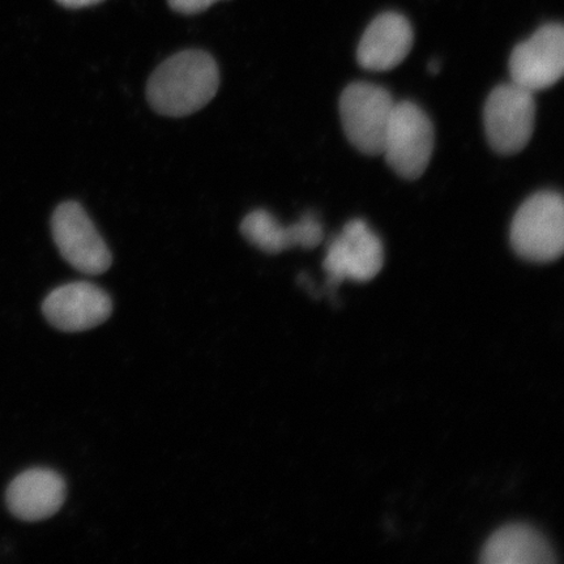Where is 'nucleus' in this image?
<instances>
[{
  "label": "nucleus",
  "mask_w": 564,
  "mask_h": 564,
  "mask_svg": "<svg viewBox=\"0 0 564 564\" xmlns=\"http://www.w3.org/2000/svg\"><path fill=\"white\" fill-rule=\"evenodd\" d=\"M218 87L220 73L214 56L203 51H185L154 70L147 97L160 115L180 118L203 109L214 100Z\"/></svg>",
  "instance_id": "f257e3e1"
},
{
  "label": "nucleus",
  "mask_w": 564,
  "mask_h": 564,
  "mask_svg": "<svg viewBox=\"0 0 564 564\" xmlns=\"http://www.w3.org/2000/svg\"><path fill=\"white\" fill-rule=\"evenodd\" d=\"M510 241L521 259L552 263L564 250V203L554 192L528 197L513 216Z\"/></svg>",
  "instance_id": "f03ea898"
},
{
  "label": "nucleus",
  "mask_w": 564,
  "mask_h": 564,
  "mask_svg": "<svg viewBox=\"0 0 564 564\" xmlns=\"http://www.w3.org/2000/svg\"><path fill=\"white\" fill-rule=\"evenodd\" d=\"M435 132L432 119L412 101L394 104L388 123L383 156L401 178L414 181L432 161Z\"/></svg>",
  "instance_id": "7ed1b4c3"
},
{
  "label": "nucleus",
  "mask_w": 564,
  "mask_h": 564,
  "mask_svg": "<svg viewBox=\"0 0 564 564\" xmlns=\"http://www.w3.org/2000/svg\"><path fill=\"white\" fill-rule=\"evenodd\" d=\"M386 88L370 83H352L338 102L345 137L359 152L379 156L383 152L388 123L394 106Z\"/></svg>",
  "instance_id": "20e7f679"
},
{
  "label": "nucleus",
  "mask_w": 564,
  "mask_h": 564,
  "mask_svg": "<svg viewBox=\"0 0 564 564\" xmlns=\"http://www.w3.org/2000/svg\"><path fill=\"white\" fill-rule=\"evenodd\" d=\"M484 123L492 151L505 156L523 151L534 131L533 91L512 82L494 88L485 102Z\"/></svg>",
  "instance_id": "39448f33"
},
{
  "label": "nucleus",
  "mask_w": 564,
  "mask_h": 564,
  "mask_svg": "<svg viewBox=\"0 0 564 564\" xmlns=\"http://www.w3.org/2000/svg\"><path fill=\"white\" fill-rule=\"evenodd\" d=\"M384 265V247L364 220L349 221L340 235L329 242L323 268L327 272V289L336 293L345 280L368 282L376 279Z\"/></svg>",
  "instance_id": "423d86ee"
},
{
  "label": "nucleus",
  "mask_w": 564,
  "mask_h": 564,
  "mask_svg": "<svg viewBox=\"0 0 564 564\" xmlns=\"http://www.w3.org/2000/svg\"><path fill=\"white\" fill-rule=\"evenodd\" d=\"M52 231L62 258L76 271L89 276L109 271L112 263L109 247L79 203H62L55 209Z\"/></svg>",
  "instance_id": "0eeeda50"
},
{
  "label": "nucleus",
  "mask_w": 564,
  "mask_h": 564,
  "mask_svg": "<svg viewBox=\"0 0 564 564\" xmlns=\"http://www.w3.org/2000/svg\"><path fill=\"white\" fill-rule=\"evenodd\" d=\"M509 69L511 82L533 94L555 86L564 70L563 25H542L521 42L511 53Z\"/></svg>",
  "instance_id": "6e6552de"
},
{
  "label": "nucleus",
  "mask_w": 564,
  "mask_h": 564,
  "mask_svg": "<svg viewBox=\"0 0 564 564\" xmlns=\"http://www.w3.org/2000/svg\"><path fill=\"white\" fill-rule=\"evenodd\" d=\"M42 313L62 333H84L109 319L112 301L104 289L91 282H69L48 293L42 303Z\"/></svg>",
  "instance_id": "1a4fd4ad"
},
{
  "label": "nucleus",
  "mask_w": 564,
  "mask_h": 564,
  "mask_svg": "<svg viewBox=\"0 0 564 564\" xmlns=\"http://www.w3.org/2000/svg\"><path fill=\"white\" fill-rule=\"evenodd\" d=\"M242 236L257 249L276 256L292 247L315 249L324 239L323 224L315 214L308 212L297 223L282 225L271 212H250L241 224Z\"/></svg>",
  "instance_id": "9d476101"
},
{
  "label": "nucleus",
  "mask_w": 564,
  "mask_h": 564,
  "mask_svg": "<svg viewBox=\"0 0 564 564\" xmlns=\"http://www.w3.org/2000/svg\"><path fill=\"white\" fill-rule=\"evenodd\" d=\"M65 478L55 470L33 468L20 474L6 494L7 507L13 517L24 521L51 519L65 505Z\"/></svg>",
  "instance_id": "9b49d317"
},
{
  "label": "nucleus",
  "mask_w": 564,
  "mask_h": 564,
  "mask_svg": "<svg viewBox=\"0 0 564 564\" xmlns=\"http://www.w3.org/2000/svg\"><path fill=\"white\" fill-rule=\"evenodd\" d=\"M414 33L409 20L397 12L373 19L357 48L359 66L386 73L403 63L413 47Z\"/></svg>",
  "instance_id": "f8f14e48"
},
{
  "label": "nucleus",
  "mask_w": 564,
  "mask_h": 564,
  "mask_svg": "<svg viewBox=\"0 0 564 564\" xmlns=\"http://www.w3.org/2000/svg\"><path fill=\"white\" fill-rule=\"evenodd\" d=\"M485 564H552L555 553L539 531L525 524H510L494 533L482 550Z\"/></svg>",
  "instance_id": "ddd939ff"
},
{
  "label": "nucleus",
  "mask_w": 564,
  "mask_h": 564,
  "mask_svg": "<svg viewBox=\"0 0 564 564\" xmlns=\"http://www.w3.org/2000/svg\"><path fill=\"white\" fill-rule=\"evenodd\" d=\"M220 2V0H169L172 9L185 15H195L209 9L210 6Z\"/></svg>",
  "instance_id": "4468645a"
},
{
  "label": "nucleus",
  "mask_w": 564,
  "mask_h": 564,
  "mask_svg": "<svg viewBox=\"0 0 564 564\" xmlns=\"http://www.w3.org/2000/svg\"><path fill=\"white\" fill-rule=\"evenodd\" d=\"M61 6L66 7V9H86V7L96 6L98 3L104 2V0H56Z\"/></svg>",
  "instance_id": "2eb2a0df"
},
{
  "label": "nucleus",
  "mask_w": 564,
  "mask_h": 564,
  "mask_svg": "<svg viewBox=\"0 0 564 564\" xmlns=\"http://www.w3.org/2000/svg\"><path fill=\"white\" fill-rule=\"evenodd\" d=\"M442 69V62L438 58H434L427 63V70L430 75H438Z\"/></svg>",
  "instance_id": "dca6fc26"
}]
</instances>
